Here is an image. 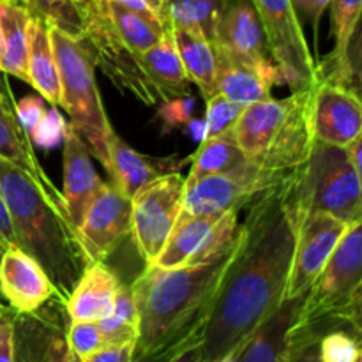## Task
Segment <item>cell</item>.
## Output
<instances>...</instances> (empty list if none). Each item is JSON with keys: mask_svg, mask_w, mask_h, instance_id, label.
<instances>
[{"mask_svg": "<svg viewBox=\"0 0 362 362\" xmlns=\"http://www.w3.org/2000/svg\"><path fill=\"white\" fill-rule=\"evenodd\" d=\"M239 223L232 262L219 281L202 331L204 362H225L285 299L303 219L293 200V172L258 194Z\"/></svg>", "mask_w": 362, "mask_h": 362, "instance_id": "cell-1", "label": "cell"}, {"mask_svg": "<svg viewBox=\"0 0 362 362\" xmlns=\"http://www.w3.org/2000/svg\"><path fill=\"white\" fill-rule=\"evenodd\" d=\"M233 251L235 240L204 264L179 269L145 265L144 272L131 283L138 315L133 362H168L200 341Z\"/></svg>", "mask_w": 362, "mask_h": 362, "instance_id": "cell-2", "label": "cell"}, {"mask_svg": "<svg viewBox=\"0 0 362 362\" xmlns=\"http://www.w3.org/2000/svg\"><path fill=\"white\" fill-rule=\"evenodd\" d=\"M0 193L18 247L30 255L45 269L57 292L67 297L90 262L64 207L27 173L4 159H0Z\"/></svg>", "mask_w": 362, "mask_h": 362, "instance_id": "cell-3", "label": "cell"}, {"mask_svg": "<svg viewBox=\"0 0 362 362\" xmlns=\"http://www.w3.org/2000/svg\"><path fill=\"white\" fill-rule=\"evenodd\" d=\"M81 16V41L95 67L119 90L129 92L145 105L158 103L141 69V55L165 34L158 16L138 13L115 0H76Z\"/></svg>", "mask_w": 362, "mask_h": 362, "instance_id": "cell-4", "label": "cell"}, {"mask_svg": "<svg viewBox=\"0 0 362 362\" xmlns=\"http://www.w3.org/2000/svg\"><path fill=\"white\" fill-rule=\"evenodd\" d=\"M313 85L285 99L265 98L244 106L233 126L235 144L250 163L267 172L290 173L308 161L315 136L311 126Z\"/></svg>", "mask_w": 362, "mask_h": 362, "instance_id": "cell-5", "label": "cell"}, {"mask_svg": "<svg viewBox=\"0 0 362 362\" xmlns=\"http://www.w3.org/2000/svg\"><path fill=\"white\" fill-rule=\"evenodd\" d=\"M49 37L59 69V106L66 110L69 124L83 138L90 154L105 166L108 159V134L113 127L103 105L90 52L81 39L53 25H49Z\"/></svg>", "mask_w": 362, "mask_h": 362, "instance_id": "cell-6", "label": "cell"}, {"mask_svg": "<svg viewBox=\"0 0 362 362\" xmlns=\"http://www.w3.org/2000/svg\"><path fill=\"white\" fill-rule=\"evenodd\" d=\"M361 182L345 148L315 140L308 161L293 170V200L300 216L325 212L350 225L362 221Z\"/></svg>", "mask_w": 362, "mask_h": 362, "instance_id": "cell-7", "label": "cell"}, {"mask_svg": "<svg viewBox=\"0 0 362 362\" xmlns=\"http://www.w3.org/2000/svg\"><path fill=\"white\" fill-rule=\"evenodd\" d=\"M361 286L362 221H354L308 290L299 324L343 322L361 329Z\"/></svg>", "mask_w": 362, "mask_h": 362, "instance_id": "cell-8", "label": "cell"}, {"mask_svg": "<svg viewBox=\"0 0 362 362\" xmlns=\"http://www.w3.org/2000/svg\"><path fill=\"white\" fill-rule=\"evenodd\" d=\"M186 177L166 173L141 186L131 197V233L134 247L145 264L161 253L182 212Z\"/></svg>", "mask_w": 362, "mask_h": 362, "instance_id": "cell-9", "label": "cell"}, {"mask_svg": "<svg viewBox=\"0 0 362 362\" xmlns=\"http://www.w3.org/2000/svg\"><path fill=\"white\" fill-rule=\"evenodd\" d=\"M264 25L269 52L292 90L317 81V64L310 52L299 16L290 0H251Z\"/></svg>", "mask_w": 362, "mask_h": 362, "instance_id": "cell-10", "label": "cell"}, {"mask_svg": "<svg viewBox=\"0 0 362 362\" xmlns=\"http://www.w3.org/2000/svg\"><path fill=\"white\" fill-rule=\"evenodd\" d=\"M285 175L288 173L267 172L247 161L230 172L205 177L186 186L180 216L239 212Z\"/></svg>", "mask_w": 362, "mask_h": 362, "instance_id": "cell-11", "label": "cell"}, {"mask_svg": "<svg viewBox=\"0 0 362 362\" xmlns=\"http://www.w3.org/2000/svg\"><path fill=\"white\" fill-rule=\"evenodd\" d=\"M239 228V212L179 216L172 235L151 265L179 269L204 264L230 247ZM147 265V264H145Z\"/></svg>", "mask_w": 362, "mask_h": 362, "instance_id": "cell-12", "label": "cell"}, {"mask_svg": "<svg viewBox=\"0 0 362 362\" xmlns=\"http://www.w3.org/2000/svg\"><path fill=\"white\" fill-rule=\"evenodd\" d=\"M69 322L66 297L59 292L32 313L14 311V362H78L67 345Z\"/></svg>", "mask_w": 362, "mask_h": 362, "instance_id": "cell-13", "label": "cell"}, {"mask_svg": "<svg viewBox=\"0 0 362 362\" xmlns=\"http://www.w3.org/2000/svg\"><path fill=\"white\" fill-rule=\"evenodd\" d=\"M346 223L325 212L304 214L297 226L286 297L306 296L345 233Z\"/></svg>", "mask_w": 362, "mask_h": 362, "instance_id": "cell-14", "label": "cell"}, {"mask_svg": "<svg viewBox=\"0 0 362 362\" xmlns=\"http://www.w3.org/2000/svg\"><path fill=\"white\" fill-rule=\"evenodd\" d=\"M131 233V198L105 182L92 200L80 228L88 262H106Z\"/></svg>", "mask_w": 362, "mask_h": 362, "instance_id": "cell-15", "label": "cell"}, {"mask_svg": "<svg viewBox=\"0 0 362 362\" xmlns=\"http://www.w3.org/2000/svg\"><path fill=\"white\" fill-rule=\"evenodd\" d=\"M311 126L317 141L341 148L349 147L362 133L359 92L336 81H315Z\"/></svg>", "mask_w": 362, "mask_h": 362, "instance_id": "cell-16", "label": "cell"}, {"mask_svg": "<svg viewBox=\"0 0 362 362\" xmlns=\"http://www.w3.org/2000/svg\"><path fill=\"white\" fill-rule=\"evenodd\" d=\"M214 49L218 60L216 88L230 101L247 106L271 98L274 85H283L281 73L272 59L250 60L216 46Z\"/></svg>", "mask_w": 362, "mask_h": 362, "instance_id": "cell-17", "label": "cell"}, {"mask_svg": "<svg viewBox=\"0 0 362 362\" xmlns=\"http://www.w3.org/2000/svg\"><path fill=\"white\" fill-rule=\"evenodd\" d=\"M45 269L23 250L9 246L0 257V297L16 313L39 310L55 293Z\"/></svg>", "mask_w": 362, "mask_h": 362, "instance_id": "cell-18", "label": "cell"}, {"mask_svg": "<svg viewBox=\"0 0 362 362\" xmlns=\"http://www.w3.org/2000/svg\"><path fill=\"white\" fill-rule=\"evenodd\" d=\"M64 211L78 232L92 200L101 189L103 179L95 172L90 151L71 124L64 126Z\"/></svg>", "mask_w": 362, "mask_h": 362, "instance_id": "cell-19", "label": "cell"}, {"mask_svg": "<svg viewBox=\"0 0 362 362\" xmlns=\"http://www.w3.org/2000/svg\"><path fill=\"white\" fill-rule=\"evenodd\" d=\"M0 159L27 173L52 200L64 207L62 193L53 184L35 156L30 134L21 124L16 103L4 78H0Z\"/></svg>", "mask_w": 362, "mask_h": 362, "instance_id": "cell-20", "label": "cell"}, {"mask_svg": "<svg viewBox=\"0 0 362 362\" xmlns=\"http://www.w3.org/2000/svg\"><path fill=\"white\" fill-rule=\"evenodd\" d=\"M212 45L243 59H272L264 25L251 0H223Z\"/></svg>", "mask_w": 362, "mask_h": 362, "instance_id": "cell-21", "label": "cell"}, {"mask_svg": "<svg viewBox=\"0 0 362 362\" xmlns=\"http://www.w3.org/2000/svg\"><path fill=\"white\" fill-rule=\"evenodd\" d=\"M187 159L179 156L168 158H152L134 151L126 144L115 129L108 134V159H106V172L110 175V184L127 198L133 197L141 186L166 173L179 172Z\"/></svg>", "mask_w": 362, "mask_h": 362, "instance_id": "cell-22", "label": "cell"}, {"mask_svg": "<svg viewBox=\"0 0 362 362\" xmlns=\"http://www.w3.org/2000/svg\"><path fill=\"white\" fill-rule=\"evenodd\" d=\"M304 299L306 296L283 299L281 304L239 346L233 362H285Z\"/></svg>", "mask_w": 362, "mask_h": 362, "instance_id": "cell-23", "label": "cell"}, {"mask_svg": "<svg viewBox=\"0 0 362 362\" xmlns=\"http://www.w3.org/2000/svg\"><path fill=\"white\" fill-rule=\"evenodd\" d=\"M122 281L105 264L92 262L66 297L67 315L73 322H99L110 317L115 308L117 293Z\"/></svg>", "mask_w": 362, "mask_h": 362, "instance_id": "cell-24", "label": "cell"}, {"mask_svg": "<svg viewBox=\"0 0 362 362\" xmlns=\"http://www.w3.org/2000/svg\"><path fill=\"white\" fill-rule=\"evenodd\" d=\"M141 69L159 101L189 95L191 81L170 30H165L163 37L141 55Z\"/></svg>", "mask_w": 362, "mask_h": 362, "instance_id": "cell-25", "label": "cell"}, {"mask_svg": "<svg viewBox=\"0 0 362 362\" xmlns=\"http://www.w3.org/2000/svg\"><path fill=\"white\" fill-rule=\"evenodd\" d=\"M28 85L52 106L60 105V80L53 53L49 23L39 14L30 13L28 20Z\"/></svg>", "mask_w": 362, "mask_h": 362, "instance_id": "cell-26", "label": "cell"}, {"mask_svg": "<svg viewBox=\"0 0 362 362\" xmlns=\"http://www.w3.org/2000/svg\"><path fill=\"white\" fill-rule=\"evenodd\" d=\"M28 20H30V9L27 6L0 2V30H2L0 71L4 74L20 78L25 83H28Z\"/></svg>", "mask_w": 362, "mask_h": 362, "instance_id": "cell-27", "label": "cell"}, {"mask_svg": "<svg viewBox=\"0 0 362 362\" xmlns=\"http://www.w3.org/2000/svg\"><path fill=\"white\" fill-rule=\"evenodd\" d=\"M175 41L177 52H179L182 66L186 69L187 78L191 83L198 87L204 99L207 101L214 94L216 88V73H218V60H216V49L212 41H209L202 32L197 30H170Z\"/></svg>", "mask_w": 362, "mask_h": 362, "instance_id": "cell-28", "label": "cell"}, {"mask_svg": "<svg viewBox=\"0 0 362 362\" xmlns=\"http://www.w3.org/2000/svg\"><path fill=\"white\" fill-rule=\"evenodd\" d=\"M187 161H191L189 175L186 177V186H189L205 177L239 168V166L246 165L247 159L239 145L235 144L232 131H230V133L219 134V136L202 140L197 154L191 156Z\"/></svg>", "mask_w": 362, "mask_h": 362, "instance_id": "cell-29", "label": "cell"}, {"mask_svg": "<svg viewBox=\"0 0 362 362\" xmlns=\"http://www.w3.org/2000/svg\"><path fill=\"white\" fill-rule=\"evenodd\" d=\"M223 0H166L161 23L166 30H197L214 39Z\"/></svg>", "mask_w": 362, "mask_h": 362, "instance_id": "cell-30", "label": "cell"}, {"mask_svg": "<svg viewBox=\"0 0 362 362\" xmlns=\"http://www.w3.org/2000/svg\"><path fill=\"white\" fill-rule=\"evenodd\" d=\"M322 362H361V331L339 322H317Z\"/></svg>", "mask_w": 362, "mask_h": 362, "instance_id": "cell-31", "label": "cell"}, {"mask_svg": "<svg viewBox=\"0 0 362 362\" xmlns=\"http://www.w3.org/2000/svg\"><path fill=\"white\" fill-rule=\"evenodd\" d=\"M98 324L106 346L126 345V343L136 341L138 315L131 285H126V283L120 285L112 315L99 320Z\"/></svg>", "mask_w": 362, "mask_h": 362, "instance_id": "cell-32", "label": "cell"}, {"mask_svg": "<svg viewBox=\"0 0 362 362\" xmlns=\"http://www.w3.org/2000/svg\"><path fill=\"white\" fill-rule=\"evenodd\" d=\"M30 13L73 37H81V16L76 0H27Z\"/></svg>", "mask_w": 362, "mask_h": 362, "instance_id": "cell-33", "label": "cell"}, {"mask_svg": "<svg viewBox=\"0 0 362 362\" xmlns=\"http://www.w3.org/2000/svg\"><path fill=\"white\" fill-rule=\"evenodd\" d=\"M331 21L332 35L336 46L331 55L341 57L349 49L354 34L359 30V18L362 0H331Z\"/></svg>", "mask_w": 362, "mask_h": 362, "instance_id": "cell-34", "label": "cell"}, {"mask_svg": "<svg viewBox=\"0 0 362 362\" xmlns=\"http://www.w3.org/2000/svg\"><path fill=\"white\" fill-rule=\"evenodd\" d=\"M244 106L230 101L225 95L214 94L205 101V126H204V138L219 136V134L230 133L239 119L240 112Z\"/></svg>", "mask_w": 362, "mask_h": 362, "instance_id": "cell-35", "label": "cell"}, {"mask_svg": "<svg viewBox=\"0 0 362 362\" xmlns=\"http://www.w3.org/2000/svg\"><path fill=\"white\" fill-rule=\"evenodd\" d=\"M320 329L313 324H299L292 331L285 362H322L318 352Z\"/></svg>", "mask_w": 362, "mask_h": 362, "instance_id": "cell-36", "label": "cell"}, {"mask_svg": "<svg viewBox=\"0 0 362 362\" xmlns=\"http://www.w3.org/2000/svg\"><path fill=\"white\" fill-rule=\"evenodd\" d=\"M67 345L76 359H81V357L106 346L98 322L73 320L67 325Z\"/></svg>", "mask_w": 362, "mask_h": 362, "instance_id": "cell-37", "label": "cell"}, {"mask_svg": "<svg viewBox=\"0 0 362 362\" xmlns=\"http://www.w3.org/2000/svg\"><path fill=\"white\" fill-rule=\"evenodd\" d=\"M14 310L7 304L0 306V362H14L13 343Z\"/></svg>", "mask_w": 362, "mask_h": 362, "instance_id": "cell-38", "label": "cell"}, {"mask_svg": "<svg viewBox=\"0 0 362 362\" xmlns=\"http://www.w3.org/2000/svg\"><path fill=\"white\" fill-rule=\"evenodd\" d=\"M134 343L126 345H108L88 356L78 359V362H133Z\"/></svg>", "mask_w": 362, "mask_h": 362, "instance_id": "cell-39", "label": "cell"}, {"mask_svg": "<svg viewBox=\"0 0 362 362\" xmlns=\"http://www.w3.org/2000/svg\"><path fill=\"white\" fill-rule=\"evenodd\" d=\"M194 106V99L189 95H184V98L172 99V101H166L163 105L159 115L166 120L168 124H187L189 122L191 108Z\"/></svg>", "mask_w": 362, "mask_h": 362, "instance_id": "cell-40", "label": "cell"}, {"mask_svg": "<svg viewBox=\"0 0 362 362\" xmlns=\"http://www.w3.org/2000/svg\"><path fill=\"white\" fill-rule=\"evenodd\" d=\"M290 2H292V7L293 11H296L297 16L303 14V16L311 23L313 30L317 32L322 14L325 13V9L329 7L331 0H290Z\"/></svg>", "mask_w": 362, "mask_h": 362, "instance_id": "cell-41", "label": "cell"}, {"mask_svg": "<svg viewBox=\"0 0 362 362\" xmlns=\"http://www.w3.org/2000/svg\"><path fill=\"white\" fill-rule=\"evenodd\" d=\"M0 237L6 240L9 246H16V235H14V230L13 225H11V218H9V212H7L6 207V202H4L2 193H0Z\"/></svg>", "mask_w": 362, "mask_h": 362, "instance_id": "cell-42", "label": "cell"}, {"mask_svg": "<svg viewBox=\"0 0 362 362\" xmlns=\"http://www.w3.org/2000/svg\"><path fill=\"white\" fill-rule=\"evenodd\" d=\"M168 362H204L200 341L193 343V345H189L187 349H184L182 352L177 354V356L172 357Z\"/></svg>", "mask_w": 362, "mask_h": 362, "instance_id": "cell-43", "label": "cell"}, {"mask_svg": "<svg viewBox=\"0 0 362 362\" xmlns=\"http://www.w3.org/2000/svg\"><path fill=\"white\" fill-rule=\"evenodd\" d=\"M345 152H346V158H349L350 165L354 166V170L361 173V166H362V161H361L362 138L359 136V138H357V140H354L352 144L349 145V147H345Z\"/></svg>", "mask_w": 362, "mask_h": 362, "instance_id": "cell-44", "label": "cell"}, {"mask_svg": "<svg viewBox=\"0 0 362 362\" xmlns=\"http://www.w3.org/2000/svg\"><path fill=\"white\" fill-rule=\"evenodd\" d=\"M141 2H144L145 6H147L148 9H151L159 20H161V14H163V9H165L166 0H141Z\"/></svg>", "mask_w": 362, "mask_h": 362, "instance_id": "cell-45", "label": "cell"}, {"mask_svg": "<svg viewBox=\"0 0 362 362\" xmlns=\"http://www.w3.org/2000/svg\"><path fill=\"white\" fill-rule=\"evenodd\" d=\"M7 247H9V244H7L6 240L0 237V257H2V253L7 250ZM2 304H4V300H2V297H0V306H2Z\"/></svg>", "mask_w": 362, "mask_h": 362, "instance_id": "cell-46", "label": "cell"}, {"mask_svg": "<svg viewBox=\"0 0 362 362\" xmlns=\"http://www.w3.org/2000/svg\"><path fill=\"white\" fill-rule=\"evenodd\" d=\"M0 2H6V4H18V6H27V0H0Z\"/></svg>", "mask_w": 362, "mask_h": 362, "instance_id": "cell-47", "label": "cell"}, {"mask_svg": "<svg viewBox=\"0 0 362 362\" xmlns=\"http://www.w3.org/2000/svg\"><path fill=\"white\" fill-rule=\"evenodd\" d=\"M0 60H2V30H0Z\"/></svg>", "mask_w": 362, "mask_h": 362, "instance_id": "cell-48", "label": "cell"}, {"mask_svg": "<svg viewBox=\"0 0 362 362\" xmlns=\"http://www.w3.org/2000/svg\"><path fill=\"white\" fill-rule=\"evenodd\" d=\"M225 362H233V357H230V359H226Z\"/></svg>", "mask_w": 362, "mask_h": 362, "instance_id": "cell-49", "label": "cell"}]
</instances>
